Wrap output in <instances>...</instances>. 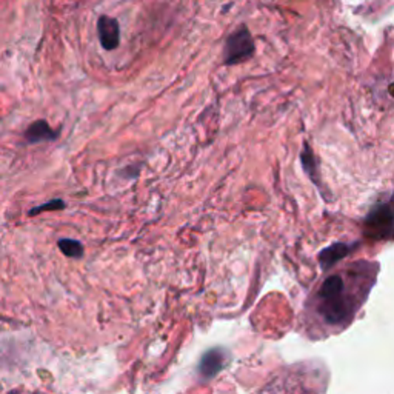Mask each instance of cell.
<instances>
[{
	"label": "cell",
	"mask_w": 394,
	"mask_h": 394,
	"mask_svg": "<svg viewBox=\"0 0 394 394\" xmlns=\"http://www.w3.org/2000/svg\"><path fill=\"white\" fill-rule=\"evenodd\" d=\"M358 270L328 276L305 303L303 322L310 334L332 333L344 328L364 301V283L358 281Z\"/></svg>",
	"instance_id": "1"
},
{
	"label": "cell",
	"mask_w": 394,
	"mask_h": 394,
	"mask_svg": "<svg viewBox=\"0 0 394 394\" xmlns=\"http://www.w3.org/2000/svg\"><path fill=\"white\" fill-rule=\"evenodd\" d=\"M256 51L253 36L246 25H240L237 30L227 37L224 47V65L233 67L250 60Z\"/></svg>",
	"instance_id": "2"
},
{
	"label": "cell",
	"mask_w": 394,
	"mask_h": 394,
	"mask_svg": "<svg viewBox=\"0 0 394 394\" xmlns=\"http://www.w3.org/2000/svg\"><path fill=\"white\" fill-rule=\"evenodd\" d=\"M97 34L100 45L106 51H113L120 45V25L117 19L100 16L97 19Z\"/></svg>",
	"instance_id": "3"
},
{
	"label": "cell",
	"mask_w": 394,
	"mask_h": 394,
	"mask_svg": "<svg viewBox=\"0 0 394 394\" xmlns=\"http://www.w3.org/2000/svg\"><path fill=\"white\" fill-rule=\"evenodd\" d=\"M60 131L53 130L45 119H39L31 124L25 131V141L30 145L42 143V142H54L59 139Z\"/></svg>",
	"instance_id": "4"
},
{
	"label": "cell",
	"mask_w": 394,
	"mask_h": 394,
	"mask_svg": "<svg viewBox=\"0 0 394 394\" xmlns=\"http://www.w3.org/2000/svg\"><path fill=\"white\" fill-rule=\"evenodd\" d=\"M301 162H302V167L305 170V173L308 174V177L311 179V182L314 183L321 188V181H319V171H317L316 167V157H314V152L311 150L310 145L305 142L303 143V148L301 151Z\"/></svg>",
	"instance_id": "5"
},
{
	"label": "cell",
	"mask_w": 394,
	"mask_h": 394,
	"mask_svg": "<svg viewBox=\"0 0 394 394\" xmlns=\"http://www.w3.org/2000/svg\"><path fill=\"white\" fill-rule=\"evenodd\" d=\"M347 251H348V248L345 245H342V244L333 245L332 248H328V250L322 253V260L325 264H332L336 259H340L344 254H347Z\"/></svg>",
	"instance_id": "6"
},
{
	"label": "cell",
	"mask_w": 394,
	"mask_h": 394,
	"mask_svg": "<svg viewBox=\"0 0 394 394\" xmlns=\"http://www.w3.org/2000/svg\"><path fill=\"white\" fill-rule=\"evenodd\" d=\"M63 208H65V202H63L62 199H53L49 202H45L40 207H36L33 209H30L28 214L34 216V214L42 213V211H54V209H63Z\"/></svg>",
	"instance_id": "7"
},
{
	"label": "cell",
	"mask_w": 394,
	"mask_h": 394,
	"mask_svg": "<svg viewBox=\"0 0 394 394\" xmlns=\"http://www.w3.org/2000/svg\"><path fill=\"white\" fill-rule=\"evenodd\" d=\"M60 250L68 254V256H80L82 251H84V248L79 242H76V240H69V239H63L59 242Z\"/></svg>",
	"instance_id": "8"
}]
</instances>
